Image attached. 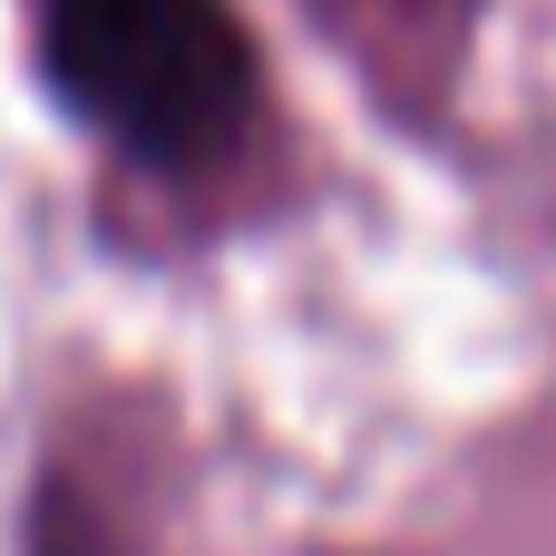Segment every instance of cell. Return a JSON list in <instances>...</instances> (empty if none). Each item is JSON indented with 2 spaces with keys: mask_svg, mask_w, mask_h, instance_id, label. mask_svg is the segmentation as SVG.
I'll return each instance as SVG.
<instances>
[{
  "mask_svg": "<svg viewBox=\"0 0 556 556\" xmlns=\"http://www.w3.org/2000/svg\"><path fill=\"white\" fill-rule=\"evenodd\" d=\"M49 88L137 166H205L254 117V39L225 0H29Z\"/></svg>",
  "mask_w": 556,
  "mask_h": 556,
  "instance_id": "1",
  "label": "cell"
}]
</instances>
